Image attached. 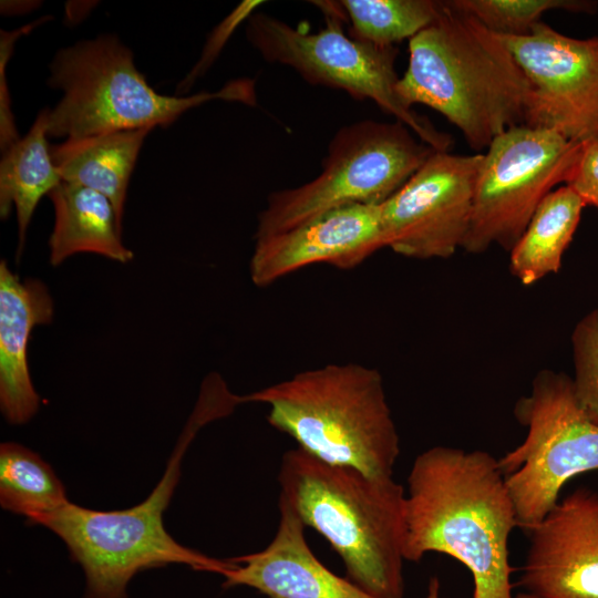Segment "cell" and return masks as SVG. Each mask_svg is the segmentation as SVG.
<instances>
[{"mask_svg":"<svg viewBox=\"0 0 598 598\" xmlns=\"http://www.w3.org/2000/svg\"><path fill=\"white\" fill-rule=\"evenodd\" d=\"M517 514L498 458L437 445L413 461L405 493L404 559L455 558L471 573L472 598H514L508 540Z\"/></svg>","mask_w":598,"mask_h":598,"instance_id":"6da1fadb","label":"cell"},{"mask_svg":"<svg viewBox=\"0 0 598 598\" xmlns=\"http://www.w3.org/2000/svg\"><path fill=\"white\" fill-rule=\"evenodd\" d=\"M239 404L218 374L207 377L165 472L141 503L118 511H96L66 503L34 522L54 533L85 577L83 598H127L132 578L146 569L172 564L224 575L235 564L209 557L176 542L164 526L181 476L184 455L207 423L227 416Z\"/></svg>","mask_w":598,"mask_h":598,"instance_id":"7a4b0ae2","label":"cell"},{"mask_svg":"<svg viewBox=\"0 0 598 598\" xmlns=\"http://www.w3.org/2000/svg\"><path fill=\"white\" fill-rule=\"evenodd\" d=\"M396 92L405 105L442 114L481 152L525 125L532 87L503 38L442 1L436 19L409 40Z\"/></svg>","mask_w":598,"mask_h":598,"instance_id":"3957f363","label":"cell"},{"mask_svg":"<svg viewBox=\"0 0 598 598\" xmlns=\"http://www.w3.org/2000/svg\"><path fill=\"white\" fill-rule=\"evenodd\" d=\"M279 498L321 534L347 578L378 598L404 596L405 492L393 477H374L322 462L303 450L281 458Z\"/></svg>","mask_w":598,"mask_h":598,"instance_id":"277c9868","label":"cell"},{"mask_svg":"<svg viewBox=\"0 0 598 598\" xmlns=\"http://www.w3.org/2000/svg\"><path fill=\"white\" fill-rule=\"evenodd\" d=\"M240 401L267 404L268 423L311 456L393 477L400 437L377 369L330 363L240 395Z\"/></svg>","mask_w":598,"mask_h":598,"instance_id":"5b68a950","label":"cell"},{"mask_svg":"<svg viewBox=\"0 0 598 598\" xmlns=\"http://www.w3.org/2000/svg\"><path fill=\"white\" fill-rule=\"evenodd\" d=\"M48 83L63 92L48 112V137L66 140L167 127L187 110L215 99L256 104L250 79L234 80L217 92L159 94L136 69L131 50L112 34L59 50L50 64Z\"/></svg>","mask_w":598,"mask_h":598,"instance_id":"8992f818","label":"cell"},{"mask_svg":"<svg viewBox=\"0 0 598 598\" xmlns=\"http://www.w3.org/2000/svg\"><path fill=\"white\" fill-rule=\"evenodd\" d=\"M414 135L400 121L363 120L342 126L329 143L315 179L268 196L258 216L255 239L289 230L343 206L384 203L435 151Z\"/></svg>","mask_w":598,"mask_h":598,"instance_id":"52a82bcc","label":"cell"},{"mask_svg":"<svg viewBox=\"0 0 598 598\" xmlns=\"http://www.w3.org/2000/svg\"><path fill=\"white\" fill-rule=\"evenodd\" d=\"M326 17L316 33L296 29L266 13H252L246 37L264 60L293 69L308 83L347 92L355 100H371L383 112L405 124L435 151L447 152L452 136L403 103L396 92L398 49L347 35L339 1H315Z\"/></svg>","mask_w":598,"mask_h":598,"instance_id":"ba28073f","label":"cell"},{"mask_svg":"<svg viewBox=\"0 0 598 598\" xmlns=\"http://www.w3.org/2000/svg\"><path fill=\"white\" fill-rule=\"evenodd\" d=\"M514 415L526 436L498 465L523 529L546 516L568 481L598 472V425L581 410L571 378L549 369L534 377Z\"/></svg>","mask_w":598,"mask_h":598,"instance_id":"9c48e42d","label":"cell"},{"mask_svg":"<svg viewBox=\"0 0 598 598\" xmlns=\"http://www.w3.org/2000/svg\"><path fill=\"white\" fill-rule=\"evenodd\" d=\"M581 144L528 125L495 137L483 154L462 249L478 255L496 245L511 251L544 198L568 183Z\"/></svg>","mask_w":598,"mask_h":598,"instance_id":"30bf717a","label":"cell"},{"mask_svg":"<svg viewBox=\"0 0 598 598\" xmlns=\"http://www.w3.org/2000/svg\"><path fill=\"white\" fill-rule=\"evenodd\" d=\"M483 154L434 151L380 204L385 245L415 259L450 258L467 235Z\"/></svg>","mask_w":598,"mask_h":598,"instance_id":"8fae6325","label":"cell"},{"mask_svg":"<svg viewBox=\"0 0 598 598\" xmlns=\"http://www.w3.org/2000/svg\"><path fill=\"white\" fill-rule=\"evenodd\" d=\"M501 37L532 87L525 125L598 140V38L564 35L543 21L527 35Z\"/></svg>","mask_w":598,"mask_h":598,"instance_id":"7c38bea8","label":"cell"},{"mask_svg":"<svg viewBox=\"0 0 598 598\" xmlns=\"http://www.w3.org/2000/svg\"><path fill=\"white\" fill-rule=\"evenodd\" d=\"M523 530L518 585L536 598H598V491L580 486Z\"/></svg>","mask_w":598,"mask_h":598,"instance_id":"4fadbf2b","label":"cell"},{"mask_svg":"<svg viewBox=\"0 0 598 598\" xmlns=\"http://www.w3.org/2000/svg\"><path fill=\"white\" fill-rule=\"evenodd\" d=\"M384 247L380 205L343 206L298 227L255 239L250 279L258 287H267L317 264L353 269Z\"/></svg>","mask_w":598,"mask_h":598,"instance_id":"5bb4252c","label":"cell"},{"mask_svg":"<svg viewBox=\"0 0 598 598\" xmlns=\"http://www.w3.org/2000/svg\"><path fill=\"white\" fill-rule=\"evenodd\" d=\"M278 507L275 537L262 550L229 558L235 566L223 575L225 588L245 586L267 598H378L327 568L293 509L282 498Z\"/></svg>","mask_w":598,"mask_h":598,"instance_id":"9a60e30c","label":"cell"},{"mask_svg":"<svg viewBox=\"0 0 598 598\" xmlns=\"http://www.w3.org/2000/svg\"><path fill=\"white\" fill-rule=\"evenodd\" d=\"M53 300L44 282L20 279L0 262V408L13 425L29 422L41 405L28 365L32 330L52 322Z\"/></svg>","mask_w":598,"mask_h":598,"instance_id":"2e32d148","label":"cell"},{"mask_svg":"<svg viewBox=\"0 0 598 598\" xmlns=\"http://www.w3.org/2000/svg\"><path fill=\"white\" fill-rule=\"evenodd\" d=\"M48 196L54 207L49 260L61 265L80 252H92L126 264L133 251L122 240V219L103 194L62 181Z\"/></svg>","mask_w":598,"mask_h":598,"instance_id":"e0dca14e","label":"cell"},{"mask_svg":"<svg viewBox=\"0 0 598 598\" xmlns=\"http://www.w3.org/2000/svg\"><path fill=\"white\" fill-rule=\"evenodd\" d=\"M154 127L65 140L50 147L62 181L106 196L122 219L127 186L142 144Z\"/></svg>","mask_w":598,"mask_h":598,"instance_id":"ac0fdd59","label":"cell"},{"mask_svg":"<svg viewBox=\"0 0 598 598\" xmlns=\"http://www.w3.org/2000/svg\"><path fill=\"white\" fill-rule=\"evenodd\" d=\"M48 110L39 113L29 132L2 151L0 162V215L16 208L21 255L25 231L40 199L61 182L48 144Z\"/></svg>","mask_w":598,"mask_h":598,"instance_id":"d6986e66","label":"cell"},{"mask_svg":"<svg viewBox=\"0 0 598 598\" xmlns=\"http://www.w3.org/2000/svg\"><path fill=\"white\" fill-rule=\"evenodd\" d=\"M585 207L568 185L550 192L509 251L512 275L523 285L530 286L558 272Z\"/></svg>","mask_w":598,"mask_h":598,"instance_id":"ffe728a7","label":"cell"},{"mask_svg":"<svg viewBox=\"0 0 598 598\" xmlns=\"http://www.w3.org/2000/svg\"><path fill=\"white\" fill-rule=\"evenodd\" d=\"M52 467L35 452L14 443L0 445V505L31 525L69 503Z\"/></svg>","mask_w":598,"mask_h":598,"instance_id":"44dd1931","label":"cell"},{"mask_svg":"<svg viewBox=\"0 0 598 598\" xmlns=\"http://www.w3.org/2000/svg\"><path fill=\"white\" fill-rule=\"evenodd\" d=\"M349 35L377 45L390 47L411 39L439 16L442 1L342 0Z\"/></svg>","mask_w":598,"mask_h":598,"instance_id":"7402d4cb","label":"cell"},{"mask_svg":"<svg viewBox=\"0 0 598 598\" xmlns=\"http://www.w3.org/2000/svg\"><path fill=\"white\" fill-rule=\"evenodd\" d=\"M451 7L470 14L489 31L504 37H524L549 10L596 13L589 0H448Z\"/></svg>","mask_w":598,"mask_h":598,"instance_id":"603a6c76","label":"cell"},{"mask_svg":"<svg viewBox=\"0 0 598 598\" xmlns=\"http://www.w3.org/2000/svg\"><path fill=\"white\" fill-rule=\"evenodd\" d=\"M576 399L587 417L598 425V306L584 316L571 333Z\"/></svg>","mask_w":598,"mask_h":598,"instance_id":"cb8c5ba5","label":"cell"},{"mask_svg":"<svg viewBox=\"0 0 598 598\" xmlns=\"http://www.w3.org/2000/svg\"><path fill=\"white\" fill-rule=\"evenodd\" d=\"M264 1L245 0L238 4L209 34L199 60L178 84L177 94H185L194 82L202 76L212 63L216 60L223 47L236 28L246 19L255 13V10L261 6Z\"/></svg>","mask_w":598,"mask_h":598,"instance_id":"d4e9b609","label":"cell"},{"mask_svg":"<svg viewBox=\"0 0 598 598\" xmlns=\"http://www.w3.org/2000/svg\"><path fill=\"white\" fill-rule=\"evenodd\" d=\"M50 17L38 19L32 23L24 25L14 31H1L0 39V145L1 151L8 148L11 144L17 142L20 137L16 130L13 114L11 112L9 92L6 82V66L7 62L12 55L16 41L29 33L32 29L41 24L43 21L50 20Z\"/></svg>","mask_w":598,"mask_h":598,"instance_id":"484cf974","label":"cell"},{"mask_svg":"<svg viewBox=\"0 0 598 598\" xmlns=\"http://www.w3.org/2000/svg\"><path fill=\"white\" fill-rule=\"evenodd\" d=\"M566 185L581 198L585 206H594L598 209L597 138L582 142L579 158Z\"/></svg>","mask_w":598,"mask_h":598,"instance_id":"4316f807","label":"cell"},{"mask_svg":"<svg viewBox=\"0 0 598 598\" xmlns=\"http://www.w3.org/2000/svg\"><path fill=\"white\" fill-rule=\"evenodd\" d=\"M39 2L34 1H1L2 14H12L17 8V13H24L38 7Z\"/></svg>","mask_w":598,"mask_h":598,"instance_id":"83f0119b","label":"cell"},{"mask_svg":"<svg viewBox=\"0 0 598 598\" xmlns=\"http://www.w3.org/2000/svg\"><path fill=\"white\" fill-rule=\"evenodd\" d=\"M441 585L437 577H431L429 585H427V591L425 598H442L441 597Z\"/></svg>","mask_w":598,"mask_h":598,"instance_id":"f1b7e54d","label":"cell"},{"mask_svg":"<svg viewBox=\"0 0 598 598\" xmlns=\"http://www.w3.org/2000/svg\"><path fill=\"white\" fill-rule=\"evenodd\" d=\"M514 598H536V597H534L530 594H527V592L523 591V592H519L516 596H514Z\"/></svg>","mask_w":598,"mask_h":598,"instance_id":"f546056e","label":"cell"}]
</instances>
